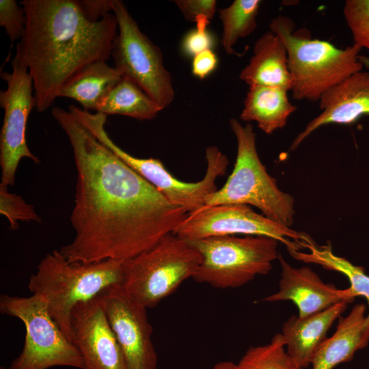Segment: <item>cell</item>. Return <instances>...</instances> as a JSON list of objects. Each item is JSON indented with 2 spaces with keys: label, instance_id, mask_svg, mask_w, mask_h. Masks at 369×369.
Returning <instances> with one entry per match:
<instances>
[{
  "label": "cell",
  "instance_id": "cell-1",
  "mask_svg": "<svg viewBox=\"0 0 369 369\" xmlns=\"http://www.w3.org/2000/svg\"><path fill=\"white\" fill-rule=\"evenodd\" d=\"M51 115L70 144L77 169L70 223L59 250L70 262L125 260L172 233L188 214L101 144L68 110Z\"/></svg>",
  "mask_w": 369,
  "mask_h": 369
},
{
  "label": "cell",
  "instance_id": "cell-2",
  "mask_svg": "<svg viewBox=\"0 0 369 369\" xmlns=\"http://www.w3.org/2000/svg\"><path fill=\"white\" fill-rule=\"evenodd\" d=\"M25 34L17 44L33 79L35 108L47 110L77 72L111 57L118 33L113 13L87 19L77 0H23Z\"/></svg>",
  "mask_w": 369,
  "mask_h": 369
},
{
  "label": "cell",
  "instance_id": "cell-3",
  "mask_svg": "<svg viewBox=\"0 0 369 369\" xmlns=\"http://www.w3.org/2000/svg\"><path fill=\"white\" fill-rule=\"evenodd\" d=\"M295 27L294 21L284 15L274 18L269 25L270 31L279 36L287 50L292 98L318 102L330 88L362 70L361 49L357 45L339 49L327 41L312 39L306 29L294 31Z\"/></svg>",
  "mask_w": 369,
  "mask_h": 369
},
{
  "label": "cell",
  "instance_id": "cell-4",
  "mask_svg": "<svg viewBox=\"0 0 369 369\" xmlns=\"http://www.w3.org/2000/svg\"><path fill=\"white\" fill-rule=\"evenodd\" d=\"M123 261L70 262L59 250L54 249L40 261L36 272L29 277L28 288L32 295L44 299L51 317L71 342L72 310L108 287L122 285Z\"/></svg>",
  "mask_w": 369,
  "mask_h": 369
},
{
  "label": "cell",
  "instance_id": "cell-5",
  "mask_svg": "<svg viewBox=\"0 0 369 369\" xmlns=\"http://www.w3.org/2000/svg\"><path fill=\"white\" fill-rule=\"evenodd\" d=\"M237 142L234 169L224 185L208 196L204 206L235 204L254 206L267 218L290 227L295 213L294 197L281 191L267 172L256 149V135L251 124L230 120Z\"/></svg>",
  "mask_w": 369,
  "mask_h": 369
},
{
  "label": "cell",
  "instance_id": "cell-6",
  "mask_svg": "<svg viewBox=\"0 0 369 369\" xmlns=\"http://www.w3.org/2000/svg\"><path fill=\"white\" fill-rule=\"evenodd\" d=\"M202 260L190 241L169 233L150 249L123 261L122 286L136 302L153 308L192 278Z\"/></svg>",
  "mask_w": 369,
  "mask_h": 369
},
{
  "label": "cell",
  "instance_id": "cell-7",
  "mask_svg": "<svg viewBox=\"0 0 369 369\" xmlns=\"http://www.w3.org/2000/svg\"><path fill=\"white\" fill-rule=\"evenodd\" d=\"M202 260L192 279L220 289L242 286L266 275L278 259L277 240L262 236H221L189 241Z\"/></svg>",
  "mask_w": 369,
  "mask_h": 369
},
{
  "label": "cell",
  "instance_id": "cell-8",
  "mask_svg": "<svg viewBox=\"0 0 369 369\" xmlns=\"http://www.w3.org/2000/svg\"><path fill=\"white\" fill-rule=\"evenodd\" d=\"M79 118L101 144L152 184L168 202L188 213L205 206L208 196L217 190V178L226 174L228 159L217 146L206 149L207 167L204 178L196 182H185L174 177L159 159L136 157L119 147L105 128L106 115L85 111Z\"/></svg>",
  "mask_w": 369,
  "mask_h": 369
},
{
  "label": "cell",
  "instance_id": "cell-9",
  "mask_svg": "<svg viewBox=\"0 0 369 369\" xmlns=\"http://www.w3.org/2000/svg\"><path fill=\"white\" fill-rule=\"evenodd\" d=\"M1 313L18 318L25 328L23 350L9 369H48L70 366L84 369L83 358L51 317L44 299L2 294Z\"/></svg>",
  "mask_w": 369,
  "mask_h": 369
},
{
  "label": "cell",
  "instance_id": "cell-10",
  "mask_svg": "<svg viewBox=\"0 0 369 369\" xmlns=\"http://www.w3.org/2000/svg\"><path fill=\"white\" fill-rule=\"evenodd\" d=\"M118 26L111 57L115 68L139 87L163 109L174 98L172 78L161 49L139 29L120 0H113Z\"/></svg>",
  "mask_w": 369,
  "mask_h": 369
},
{
  "label": "cell",
  "instance_id": "cell-11",
  "mask_svg": "<svg viewBox=\"0 0 369 369\" xmlns=\"http://www.w3.org/2000/svg\"><path fill=\"white\" fill-rule=\"evenodd\" d=\"M11 64V72H1L7 87L0 91V106L4 111L0 133V184L8 187L14 184L22 159H29L36 164L40 163L28 148L26 140L28 118L36 107L33 79L17 49Z\"/></svg>",
  "mask_w": 369,
  "mask_h": 369
},
{
  "label": "cell",
  "instance_id": "cell-12",
  "mask_svg": "<svg viewBox=\"0 0 369 369\" xmlns=\"http://www.w3.org/2000/svg\"><path fill=\"white\" fill-rule=\"evenodd\" d=\"M172 233L187 241L236 234L262 236L297 250H302V243L310 238L256 213L248 205L235 204L203 206L189 213Z\"/></svg>",
  "mask_w": 369,
  "mask_h": 369
},
{
  "label": "cell",
  "instance_id": "cell-13",
  "mask_svg": "<svg viewBox=\"0 0 369 369\" xmlns=\"http://www.w3.org/2000/svg\"><path fill=\"white\" fill-rule=\"evenodd\" d=\"M98 296L122 350L126 368L156 369L158 358L147 308L132 299L122 285L108 287Z\"/></svg>",
  "mask_w": 369,
  "mask_h": 369
},
{
  "label": "cell",
  "instance_id": "cell-14",
  "mask_svg": "<svg viewBox=\"0 0 369 369\" xmlns=\"http://www.w3.org/2000/svg\"><path fill=\"white\" fill-rule=\"evenodd\" d=\"M70 323L71 342L83 358L84 369H126L98 296L78 303Z\"/></svg>",
  "mask_w": 369,
  "mask_h": 369
},
{
  "label": "cell",
  "instance_id": "cell-15",
  "mask_svg": "<svg viewBox=\"0 0 369 369\" xmlns=\"http://www.w3.org/2000/svg\"><path fill=\"white\" fill-rule=\"evenodd\" d=\"M278 260L282 270L279 290L261 301H291L297 307L300 318L315 314L342 301H353L355 297L348 288L338 289L333 284H326L310 267H293L280 254Z\"/></svg>",
  "mask_w": 369,
  "mask_h": 369
},
{
  "label": "cell",
  "instance_id": "cell-16",
  "mask_svg": "<svg viewBox=\"0 0 369 369\" xmlns=\"http://www.w3.org/2000/svg\"><path fill=\"white\" fill-rule=\"evenodd\" d=\"M320 113L294 139L295 150L314 131L329 124H351L369 115V71L357 72L327 90L318 100Z\"/></svg>",
  "mask_w": 369,
  "mask_h": 369
},
{
  "label": "cell",
  "instance_id": "cell-17",
  "mask_svg": "<svg viewBox=\"0 0 369 369\" xmlns=\"http://www.w3.org/2000/svg\"><path fill=\"white\" fill-rule=\"evenodd\" d=\"M348 304L342 301L305 318L292 316L283 324L281 334L286 351L302 368L310 366L316 351L327 338L328 331Z\"/></svg>",
  "mask_w": 369,
  "mask_h": 369
},
{
  "label": "cell",
  "instance_id": "cell-18",
  "mask_svg": "<svg viewBox=\"0 0 369 369\" xmlns=\"http://www.w3.org/2000/svg\"><path fill=\"white\" fill-rule=\"evenodd\" d=\"M366 306L357 304L345 317L340 316L334 333L327 338L314 355L312 369H333L351 361L355 353L369 343V323Z\"/></svg>",
  "mask_w": 369,
  "mask_h": 369
},
{
  "label": "cell",
  "instance_id": "cell-19",
  "mask_svg": "<svg viewBox=\"0 0 369 369\" xmlns=\"http://www.w3.org/2000/svg\"><path fill=\"white\" fill-rule=\"evenodd\" d=\"M239 79L249 87L264 85L291 91L287 50L279 36L269 30L256 41L253 55L241 71Z\"/></svg>",
  "mask_w": 369,
  "mask_h": 369
},
{
  "label": "cell",
  "instance_id": "cell-20",
  "mask_svg": "<svg viewBox=\"0 0 369 369\" xmlns=\"http://www.w3.org/2000/svg\"><path fill=\"white\" fill-rule=\"evenodd\" d=\"M287 93L288 91L276 87L249 86L240 119L247 122H256L258 127L268 135L282 128L297 109L290 102Z\"/></svg>",
  "mask_w": 369,
  "mask_h": 369
},
{
  "label": "cell",
  "instance_id": "cell-21",
  "mask_svg": "<svg viewBox=\"0 0 369 369\" xmlns=\"http://www.w3.org/2000/svg\"><path fill=\"white\" fill-rule=\"evenodd\" d=\"M122 78L116 68L109 66L105 61H97L74 75L62 87L59 97L73 99L83 109L96 111Z\"/></svg>",
  "mask_w": 369,
  "mask_h": 369
},
{
  "label": "cell",
  "instance_id": "cell-22",
  "mask_svg": "<svg viewBox=\"0 0 369 369\" xmlns=\"http://www.w3.org/2000/svg\"><path fill=\"white\" fill-rule=\"evenodd\" d=\"M303 247L309 251L303 252L292 248H288L287 251L298 261L318 264L324 269L340 272L346 275L351 284L348 288L352 295L354 297L357 296L365 297L369 308V276L365 273L362 266H355L346 258L334 254L330 243L320 246L311 238L303 243ZM367 318L369 323V311Z\"/></svg>",
  "mask_w": 369,
  "mask_h": 369
},
{
  "label": "cell",
  "instance_id": "cell-23",
  "mask_svg": "<svg viewBox=\"0 0 369 369\" xmlns=\"http://www.w3.org/2000/svg\"><path fill=\"white\" fill-rule=\"evenodd\" d=\"M163 109L131 80L122 77L98 107L96 112L120 115L139 120L154 119Z\"/></svg>",
  "mask_w": 369,
  "mask_h": 369
},
{
  "label": "cell",
  "instance_id": "cell-24",
  "mask_svg": "<svg viewBox=\"0 0 369 369\" xmlns=\"http://www.w3.org/2000/svg\"><path fill=\"white\" fill-rule=\"evenodd\" d=\"M261 3L260 0H234L218 10L223 28L221 43L227 54L235 53L233 47L238 40L255 31Z\"/></svg>",
  "mask_w": 369,
  "mask_h": 369
},
{
  "label": "cell",
  "instance_id": "cell-25",
  "mask_svg": "<svg viewBox=\"0 0 369 369\" xmlns=\"http://www.w3.org/2000/svg\"><path fill=\"white\" fill-rule=\"evenodd\" d=\"M236 364L238 369H303L287 353L281 333L268 344L249 347Z\"/></svg>",
  "mask_w": 369,
  "mask_h": 369
},
{
  "label": "cell",
  "instance_id": "cell-26",
  "mask_svg": "<svg viewBox=\"0 0 369 369\" xmlns=\"http://www.w3.org/2000/svg\"><path fill=\"white\" fill-rule=\"evenodd\" d=\"M343 12L353 44L369 51V0H346ZM361 60L369 67V58L361 57Z\"/></svg>",
  "mask_w": 369,
  "mask_h": 369
},
{
  "label": "cell",
  "instance_id": "cell-27",
  "mask_svg": "<svg viewBox=\"0 0 369 369\" xmlns=\"http://www.w3.org/2000/svg\"><path fill=\"white\" fill-rule=\"evenodd\" d=\"M8 188L0 184V213L7 218L9 228L18 229L19 221L41 223L33 206L27 203L20 195L10 192Z\"/></svg>",
  "mask_w": 369,
  "mask_h": 369
},
{
  "label": "cell",
  "instance_id": "cell-28",
  "mask_svg": "<svg viewBox=\"0 0 369 369\" xmlns=\"http://www.w3.org/2000/svg\"><path fill=\"white\" fill-rule=\"evenodd\" d=\"M19 5L15 0L0 1V26L12 42L20 41L25 31V12Z\"/></svg>",
  "mask_w": 369,
  "mask_h": 369
},
{
  "label": "cell",
  "instance_id": "cell-29",
  "mask_svg": "<svg viewBox=\"0 0 369 369\" xmlns=\"http://www.w3.org/2000/svg\"><path fill=\"white\" fill-rule=\"evenodd\" d=\"M194 23L195 28L184 36L182 44L184 53L193 57L205 50L211 49L213 44L212 36L207 31L210 20L205 16H198Z\"/></svg>",
  "mask_w": 369,
  "mask_h": 369
},
{
  "label": "cell",
  "instance_id": "cell-30",
  "mask_svg": "<svg viewBox=\"0 0 369 369\" xmlns=\"http://www.w3.org/2000/svg\"><path fill=\"white\" fill-rule=\"evenodd\" d=\"M186 20L195 22L198 16H205L210 20L217 10L215 0H176L174 1Z\"/></svg>",
  "mask_w": 369,
  "mask_h": 369
},
{
  "label": "cell",
  "instance_id": "cell-31",
  "mask_svg": "<svg viewBox=\"0 0 369 369\" xmlns=\"http://www.w3.org/2000/svg\"><path fill=\"white\" fill-rule=\"evenodd\" d=\"M85 16L91 21H98L113 13V0H77Z\"/></svg>",
  "mask_w": 369,
  "mask_h": 369
},
{
  "label": "cell",
  "instance_id": "cell-32",
  "mask_svg": "<svg viewBox=\"0 0 369 369\" xmlns=\"http://www.w3.org/2000/svg\"><path fill=\"white\" fill-rule=\"evenodd\" d=\"M217 63V57L213 50H205L193 56L192 73L199 79H205L215 70Z\"/></svg>",
  "mask_w": 369,
  "mask_h": 369
},
{
  "label": "cell",
  "instance_id": "cell-33",
  "mask_svg": "<svg viewBox=\"0 0 369 369\" xmlns=\"http://www.w3.org/2000/svg\"><path fill=\"white\" fill-rule=\"evenodd\" d=\"M212 369H238L237 364L230 361H221L216 364Z\"/></svg>",
  "mask_w": 369,
  "mask_h": 369
},
{
  "label": "cell",
  "instance_id": "cell-34",
  "mask_svg": "<svg viewBox=\"0 0 369 369\" xmlns=\"http://www.w3.org/2000/svg\"><path fill=\"white\" fill-rule=\"evenodd\" d=\"M0 369H5V368L3 367V366H1V368H0Z\"/></svg>",
  "mask_w": 369,
  "mask_h": 369
}]
</instances>
